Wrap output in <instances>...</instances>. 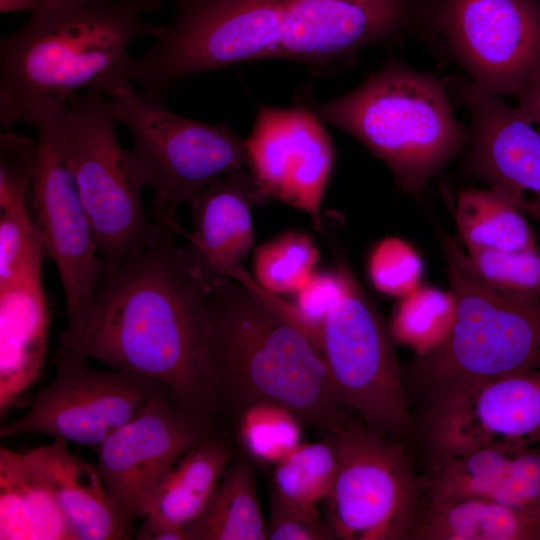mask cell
<instances>
[{"instance_id": "6da1fadb", "label": "cell", "mask_w": 540, "mask_h": 540, "mask_svg": "<svg viewBox=\"0 0 540 540\" xmlns=\"http://www.w3.org/2000/svg\"><path fill=\"white\" fill-rule=\"evenodd\" d=\"M154 44L127 77L165 100L185 79L236 64L287 60L331 76L359 52L424 23L426 0H171Z\"/></svg>"}, {"instance_id": "7a4b0ae2", "label": "cell", "mask_w": 540, "mask_h": 540, "mask_svg": "<svg viewBox=\"0 0 540 540\" xmlns=\"http://www.w3.org/2000/svg\"><path fill=\"white\" fill-rule=\"evenodd\" d=\"M186 232L158 222L144 245L103 273L77 353L158 381L178 412L219 431L207 351L208 284L177 243Z\"/></svg>"}, {"instance_id": "3957f363", "label": "cell", "mask_w": 540, "mask_h": 540, "mask_svg": "<svg viewBox=\"0 0 540 540\" xmlns=\"http://www.w3.org/2000/svg\"><path fill=\"white\" fill-rule=\"evenodd\" d=\"M163 0H49L21 29L0 40V121L31 124L42 110L85 91L111 97L127 78L138 38H155L146 21Z\"/></svg>"}, {"instance_id": "277c9868", "label": "cell", "mask_w": 540, "mask_h": 540, "mask_svg": "<svg viewBox=\"0 0 540 540\" xmlns=\"http://www.w3.org/2000/svg\"><path fill=\"white\" fill-rule=\"evenodd\" d=\"M205 276L208 361L222 425L260 402L283 406L303 426L325 432L356 416L306 334L239 281L212 270Z\"/></svg>"}, {"instance_id": "5b68a950", "label": "cell", "mask_w": 540, "mask_h": 540, "mask_svg": "<svg viewBox=\"0 0 540 540\" xmlns=\"http://www.w3.org/2000/svg\"><path fill=\"white\" fill-rule=\"evenodd\" d=\"M440 238L455 314L440 344L401 366L413 420L485 383L540 368V302L490 287L452 237Z\"/></svg>"}, {"instance_id": "8992f818", "label": "cell", "mask_w": 540, "mask_h": 540, "mask_svg": "<svg viewBox=\"0 0 540 540\" xmlns=\"http://www.w3.org/2000/svg\"><path fill=\"white\" fill-rule=\"evenodd\" d=\"M309 104L383 161L409 193L420 192L467 138L440 82L398 62L350 92Z\"/></svg>"}, {"instance_id": "52a82bcc", "label": "cell", "mask_w": 540, "mask_h": 540, "mask_svg": "<svg viewBox=\"0 0 540 540\" xmlns=\"http://www.w3.org/2000/svg\"><path fill=\"white\" fill-rule=\"evenodd\" d=\"M127 128L128 159L139 184L153 191L154 220L176 228V209L223 175L247 167L245 139L226 123L178 115L134 84L108 97Z\"/></svg>"}, {"instance_id": "ba28073f", "label": "cell", "mask_w": 540, "mask_h": 540, "mask_svg": "<svg viewBox=\"0 0 540 540\" xmlns=\"http://www.w3.org/2000/svg\"><path fill=\"white\" fill-rule=\"evenodd\" d=\"M330 246L342 294L321 328V353L342 401L370 429L409 447L415 425L406 397L395 340L331 233Z\"/></svg>"}, {"instance_id": "9c48e42d", "label": "cell", "mask_w": 540, "mask_h": 540, "mask_svg": "<svg viewBox=\"0 0 540 540\" xmlns=\"http://www.w3.org/2000/svg\"><path fill=\"white\" fill-rule=\"evenodd\" d=\"M61 119L65 154L108 272L144 245L158 222L145 211L143 187L119 143L109 98L76 94L64 103Z\"/></svg>"}, {"instance_id": "30bf717a", "label": "cell", "mask_w": 540, "mask_h": 540, "mask_svg": "<svg viewBox=\"0 0 540 540\" xmlns=\"http://www.w3.org/2000/svg\"><path fill=\"white\" fill-rule=\"evenodd\" d=\"M333 433L338 466L325 504L337 539L408 540L426 488L412 449L357 416Z\"/></svg>"}, {"instance_id": "8fae6325", "label": "cell", "mask_w": 540, "mask_h": 540, "mask_svg": "<svg viewBox=\"0 0 540 540\" xmlns=\"http://www.w3.org/2000/svg\"><path fill=\"white\" fill-rule=\"evenodd\" d=\"M63 105L39 112L31 122L38 133L31 193L34 220L64 291L67 327L58 348L77 352L104 262L65 154Z\"/></svg>"}, {"instance_id": "7c38bea8", "label": "cell", "mask_w": 540, "mask_h": 540, "mask_svg": "<svg viewBox=\"0 0 540 540\" xmlns=\"http://www.w3.org/2000/svg\"><path fill=\"white\" fill-rule=\"evenodd\" d=\"M425 24L480 89L516 94L540 70V0H427Z\"/></svg>"}, {"instance_id": "4fadbf2b", "label": "cell", "mask_w": 540, "mask_h": 540, "mask_svg": "<svg viewBox=\"0 0 540 540\" xmlns=\"http://www.w3.org/2000/svg\"><path fill=\"white\" fill-rule=\"evenodd\" d=\"M56 376L1 437L42 434L98 446L148 404L159 382L130 371L94 369L83 355L57 348Z\"/></svg>"}, {"instance_id": "5bb4252c", "label": "cell", "mask_w": 540, "mask_h": 540, "mask_svg": "<svg viewBox=\"0 0 540 540\" xmlns=\"http://www.w3.org/2000/svg\"><path fill=\"white\" fill-rule=\"evenodd\" d=\"M245 146L260 203L273 199L294 207L307 214L320 233L334 149L311 105L259 106Z\"/></svg>"}, {"instance_id": "9a60e30c", "label": "cell", "mask_w": 540, "mask_h": 540, "mask_svg": "<svg viewBox=\"0 0 540 540\" xmlns=\"http://www.w3.org/2000/svg\"><path fill=\"white\" fill-rule=\"evenodd\" d=\"M424 462L484 448L540 445V368L508 375L416 419Z\"/></svg>"}, {"instance_id": "2e32d148", "label": "cell", "mask_w": 540, "mask_h": 540, "mask_svg": "<svg viewBox=\"0 0 540 540\" xmlns=\"http://www.w3.org/2000/svg\"><path fill=\"white\" fill-rule=\"evenodd\" d=\"M214 432L178 412L160 383L145 408L97 446L98 469L125 517L143 519L174 463Z\"/></svg>"}, {"instance_id": "e0dca14e", "label": "cell", "mask_w": 540, "mask_h": 540, "mask_svg": "<svg viewBox=\"0 0 540 540\" xmlns=\"http://www.w3.org/2000/svg\"><path fill=\"white\" fill-rule=\"evenodd\" d=\"M466 100L472 116L468 167L540 226V124L473 84Z\"/></svg>"}, {"instance_id": "ac0fdd59", "label": "cell", "mask_w": 540, "mask_h": 540, "mask_svg": "<svg viewBox=\"0 0 540 540\" xmlns=\"http://www.w3.org/2000/svg\"><path fill=\"white\" fill-rule=\"evenodd\" d=\"M423 497L475 496L540 522V445L484 448L425 462Z\"/></svg>"}, {"instance_id": "d6986e66", "label": "cell", "mask_w": 540, "mask_h": 540, "mask_svg": "<svg viewBox=\"0 0 540 540\" xmlns=\"http://www.w3.org/2000/svg\"><path fill=\"white\" fill-rule=\"evenodd\" d=\"M50 314L42 264L0 287V418L40 377L47 352Z\"/></svg>"}, {"instance_id": "ffe728a7", "label": "cell", "mask_w": 540, "mask_h": 540, "mask_svg": "<svg viewBox=\"0 0 540 540\" xmlns=\"http://www.w3.org/2000/svg\"><path fill=\"white\" fill-rule=\"evenodd\" d=\"M24 454L51 489L72 540L132 538L133 522L110 496L97 464L75 455L61 438Z\"/></svg>"}, {"instance_id": "44dd1931", "label": "cell", "mask_w": 540, "mask_h": 540, "mask_svg": "<svg viewBox=\"0 0 540 540\" xmlns=\"http://www.w3.org/2000/svg\"><path fill=\"white\" fill-rule=\"evenodd\" d=\"M261 204L247 167L233 170L190 201L192 231L186 247L202 265L230 276L254 244L252 207Z\"/></svg>"}, {"instance_id": "7402d4cb", "label": "cell", "mask_w": 540, "mask_h": 540, "mask_svg": "<svg viewBox=\"0 0 540 540\" xmlns=\"http://www.w3.org/2000/svg\"><path fill=\"white\" fill-rule=\"evenodd\" d=\"M408 540H540V522L486 498L423 497Z\"/></svg>"}, {"instance_id": "603a6c76", "label": "cell", "mask_w": 540, "mask_h": 540, "mask_svg": "<svg viewBox=\"0 0 540 540\" xmlns=\"http://www.w3.org/2000/svg\"><path fill=\"white\" fill-rule=\"evenodd\" d=\"M236 454L226 431L204 438L164 476L145 517L186 530L207 506Z\"/></svg>"}, {"instance_id": "cb8c5ba5", "label": "cell", "mask_w": 540, "mask_h": 540, "mask_svg": "<svg viewBox=\"0 0 540 540\" xmlns=\"http://www.w3.org/2000/svg\"><path fill=\"white\" fill-rule=\"evenodd\" d=\"M0 540H72L46 481L24 453L0 449Z\"/></svg>"}, {"instance_id": "d4e9b609", "label": "cell", "mask_w": 540, "mask_h": 540, "mask_svg": "<svg viewBox=\"0 0 540 540\" xmlns=\"http://www.w3.org/2000/svg\"><path fill=\"white\" fill-rule=\"evenodd\" d=\"M188 540H265L253 461L238 453L200 516L186 527Z\"/></svg>"}, {"instance_id": "484cf974", "label": "cell", "mask_w": 540, "mask_h": 540, "mask_svg": "<svg viewBox=\"0 0 540 540\" xmlns=\"http://www.w3.org/2000/svg\"><path fill=\"white\" fill-rule=\"evenodd\" d=\"M453 213L467 251L539 249L527 215L497 188L462 190Z\"/></svg>"}, {"instance_id": "4316f807", "label": "cell", "mask_w": 540, "mask_h": 540, "mask_svg": "<svg viewBox=\"0 0 540 540\" xmlns=\"http://www.w3.org/2000/svg\"><path fill=\"white\" fill-rule=\"evenodd\" d=\"M338 456L333 432H326L319 441L302 442L273 466L270 494L292 506L318 510L331 490Z\"/></svg>"}, {"instance_id": "83f0119b", "label": "cell", "mask_w": 540, "mask_h": 540, "mask_svg": "<svg viewBox=\"0 0 540 540\" xmlns=\"http://www.w3.org/2000/svg\"><path fill=\"white\" fill-rule=\"evenodd\" d=\"M230 421L241 454L262 465L273 467L303 442L301 421L277 404L249 405Z\"/></svg>"}, {"instance_id": "f1b7e54d", "label": "cell", "mask_w": 540, "mask_h": 540, "mask_svg": "<svg viewBox=\"0 0 540 540\" xmlns=\"http://www.w3.org/2000/svg\"><path fill=\"white\" fill-rule=\"evenodd\" d=\"M455 314L451 291L419 285L399 298L389 324L396 343L411 348L415 355L425 353L448 334Z\"/></svg>"}, {"instance_id": "f546056e", "label": "cell", "mask_w": 540, "mask_h": 540, "mask_svg": "<svg viewBox=\"0 0 540 540\" xmlns=\"http://www.w3.org/2000/svg\"><path fill=\"white\" fill-rule=\"evenodd\" d=\"M318 260L319 250L310 235L287 231L256 248L255 280L274 294L296 292L315 272Z\"/></svg>"}, {"instance_id": "4dcf8cb0", "label": "cell", "mask_w": 540, "mask_h": 540, "mask_svg": "<svg viewBox=\"0 0 540 540\" xmlns=\"http://www.w3.org/2000/svg\"><path fill=\"white\" fill-rule=\"evenodd\" d=\"M476 274L490 287L515 298L540 302V251L466 252Z\"/></svg>"}, {"instance_id": "1f68e13d", "label": "cell", "mask_w": 540, "mask_h": 540, "mask_svg": "<svg viewBox=\"0 0 540 540\" xmlns=\"http://www.w3.org/2000/svg\"><path fill=\"white\" fill-rule=\"evenodd\" d=\"M46 253L28 203L0 209V287L42 264Z\"/></svg>"}, {"instance_id": "d6a6232c", "label": "cell", "mask_w": 540, "mask_h": 540, "mask_svg": "<svg viewBox=\"0 0 540 540\" xmlns=\"http://www.w3.org/2000/svg\"><path fill=\"white\" fill-rule=\"evenodd\" d=\"M367 269L377 291L401 298L420 285L423 265L409 243L398 237H386L373 247Z\"/></svg>"}, {"instance_id": "836d02e7", "label": "cell", "mask_w": 540, "mask_h": 540, "mask_svg": "<svg viewBox=\"0 0 540 540\" xmlns=\"http://www.w3.org/2000/svg\"><path fill=\"white\" fill-rule=\"evenodd\" d=\"M38 153V142L11 132L0 135V209L26 204Z\"/></svg>"}, {"instance_id": "e575fe53", "label": "cell", "mask_w": 540, "mask_h": 540, "mask_svg": "<svg viewBox=\"0 0 540 540\" xmlns=\"http://www.w3.org/2000/svg\"><path fill=\"white\" fill-rule=\"evenodd\" d=\"M269 540H336L337 536L319 510H307L285 503L270 494Z\"/></svg>"}, {"instance_id": "d590c367", "label": "cell", "mask_w": 540, "mask_h": 540, "mask_svg": "<svg viewBox=\"0 0 540 540\" xmlns=\"http://www.w3.org/2000/svg\"><path fill=\"white\" fill-rule=\"evenodd\" d=\"M294 305L313 330L321 349V328L342 294V282L336 272H314L296 292Z\"/></svg>"}, {"instance_id": "8d00e7d4", "label": "cell", "mask_w": 540, "mask_h": 540, "mask_svg": "<svg viewBox=\"0 0 540 540\" xmlns=\"http://www.w3.org/2000/svg\"><path fill=\"white\" fill-rule=\"evenodd\" d=\"M138 531L133 535L137 540H188L186 530L150 517L143 518Z\"/></svg>"}, {"instance_id": "74e56055", "label": "cell", "mask_w": 540, "mask_h": 540, "mask_svg": "<svg viewBox=\"0 0 540 540\" xmlns=\"http://www.w3.org/2000/svg\"><path fill=\"white\" fill-rule=\"evenodd\" d=\"M518 109L540 124V70L516 93Z\"/></svg>"}, {"instance_id": "f35d334b", "label": "cell", "mask_w": 540, "mask_h": 540, "mask_svg": "<svg viewBox=\"0 0 540 540\" xmlns=\"http://www.w3.org/2000/svg\"><path fill=\"white\" fill-rule=\"evenodd\" d=\"M48 1L49 0H0V11L2 13L25 10H30L32 12Z\"/></svg>"}]
</instances>
